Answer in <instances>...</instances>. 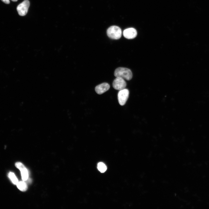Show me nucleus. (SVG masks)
<instances>
[{
	"mask_svg": "<svg viewBox=\"0 0 209 209\" xmlns=\"http://www.w3.org/2000/svg\"><path fill=\"white\" fill-rule=\"evenodd\" d=\"M114 75L116 77H121L128 80H130L133 77V74L130 69L122 67L117 68L115 71Z\"/></svg>",
	"mask_w": 209,
	"mask_h": 209,
	"instance_id": "1",
	"label": "nucleus"
},
{
	"mask_svg": "<svg viewBox=\"0 0 209 209\" xmlns=\"http://www.w3.org/2000/svg\"><path fill=\"white\" fill-rule=\"evenodd\" d=\"M107 34L108 36L111 39L118 40L120 39L121 36V30L118 26H112L107 30Z\"/></svg>",
	"mask_w": 209,
	"mask_h": 209,
	"instance_id": "2",
	"label": "nucleus"
},
{
	"mask_svg": "<svg viewBox=\"0 0 209 209\" xmlns=\"http://www.w3.org/2000/svg\"><path fill=\"white\" fill-rule=\"evenodd\" d=\"M30 2L28 0H25L17 7V10L19 15H25L27 13L30 6Z\"/></svg>",
	"mask_w": 209,
	"mask_h": 209,
	"instance_id": "3",
	"label": "nucleus"
},
{
	"mask_svg": "<svg viewBox=\"0 0 209 209\" xmlns=\"http://www.w3.org/2000/svg\"><path fill=\"white\" fill-rule=\"evenodd\" d=\"M129 94V90L125 88L119 92L118 95V99L121 106H123L126 103L128 99Z\"/></svg>",
	"mask_w": 209,
	"mask_h": 209,
	"instance_id": "4",
	"label": "nucleus"
},
{
	"mask_svg": "<svg viewBox=\"0 0 209 209\" xmlns=\"http://www.w3.org/2000/svg\"><path fill=\"white\" fill-rule=\"evenodd\" d=\"M127 83L124 79L119 77H116L113 83V88L117 90L125 89L127 86Z\"/></svg>",
	"mask_w": 209,
	"mask_h": 209,
	"instance_id": "5",
	"label": "nucleus"
},
{
	"mask_svg": "<svg viewBox=\"0 0 209 209\" xmlns=\"http://www.w3.org/2000/svg\"><path fill=\"white\" fill-rule=\"evenodd\" d=\"M15 165L16 168L20 171L23 181H27L28 179L29 174L28 171L25 166L22 163L20 162H16Z\"/></svg>",
	"mask_w": 209,
	"mask_h": 209,
	"instance_id": "6",
	"label": "nucleus"
},
{
	"mask_svg": "<svg viewBox=\"0 0 209 209\" xmlns=\"http://www.w3.org/2000/svg\"><path fill=\"white\" fill-rule=\"evenodd\" d=\"M124 36L129 39H133L137 36V32L136 30L133 28H129L125 30L123 33Z\"/></svg>",
	"mask_w": 209,
	"mask_h": 209,
	"instance_id": "7",
	"label": "nucleus"
},
{
	"mask_svg": "<svg viewBox=\"0 0 209 209\" xmlns=\"http://www.w3.org/2000/svg\"><path fill=\"white\" fill-rule=\"evenodd\" d=\"M110 88V86L108 83L104 82L97 86L95 90L98 94H101L108 90Z\"/></svg>",
	"mask_w": 209,
	"mask_h": 209,
	"instance_id": "8",
	"label": "nucleus"
},
{
	"mask_svg": "<svg viewBox=\"0 0 209 209\" xmlns=\"http://www.w3.org/2000/svg\"><path fill=\"white\" fill-rule=\"evenodd\" d=\"M16 185L18 189L22 192H25L27 189V186L24 181L19 182Z\"/></svg>",
	"mask_w": 209,
	"mask_h": 209,
	"instance_id": "9",
	"label": "nucleus"
},
{
	"mask_svg": "<svg viewBox=\"0 0 209 209\" xmlns=\"http://www.w3.org/2000/svg\"><path fill=\"white\" fill-rule=\"evenodd\" d=\"M97 168L98 170L101 173H103L106 172L107 169L106 165L102 162H99L98 164Z\"/></svg>",
	"mask_w": 209,
	"mask_h": 209,
	"instance_id": "10",
	"label": "nucleus"
},
{
	"mask_svg": "<svg viewBox=\"0 0 209 209\" xmlns=\"http://www.w3.org/2000/svg\"><path fill=\"white\" fill-rule=\"evenodd\" d=\"M8 176L13 183L15 185H16L19 182L15 174L13 173L10 172L9 173Z\"/></svg>",
	"mask_w": 209,
	"mask_h": 209,
	"instance_id": "11",
	"label": "nucleus"
},
{
	"mask_svg": "<svg viewBox=\"0 0 209 209\" xmlns=\"http://www.w3.org/2000/svg\"><path fill=\"white\" fill-rule=\"evenodd\" d=\"M1 1L3 3L6 4H8L10 3V1L9 0H1Z\"/></svg>",
	"mask_w": 209,
	"mask_h": 209,
	"instance_id": "12",
	"label": "nucleus"
},
{
	"mask_svg": "<svg viewBox=\"0 0 209 209\" xmlns=\"http://www.w3.org/2000/svg\"><path fill=\"white\" fill-rule=\"evenodd\" d=\"M11 1L13 2H15L17 1V0H11Z\"/></svg>",
	"mask_w": 209,
	"mask_h": 209,
	"instance_id": "13",
	"label": "nucleus"
}]
</instances>
